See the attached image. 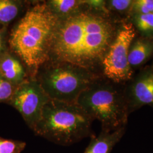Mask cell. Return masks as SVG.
Segmentation results:
<instances>
[{"label": "cell", "instance_id": "1", "mask_svg": "<svg viewBox=\"0 0 153 153\" xmlns=\"http://www.w3.org/2000/svg\"><path fill=\"white\" fill-rule=\"evenodd\" d=\"M119 28L109 13L88 5L72 16L58 19L49 61L68 62L93 71L101 65Z\"/></svg>", "mask_w": 153, "mask_h": 153}, {"label": "cell", "instance_id": "2", "mask_svg": "<svg viewBox=\"0 0 153 153\" xmlns=\"http://www.w3.org/2000/svg\"><path fill=\"white\" fill-rule=\"evenodd\" d=\"M58 18L45 1L28 9L13 27L8 38L10 49L22 61L30 77L49 60L53 35Z\"/></svg>", "mask_w": 153, "mask_h": 153}, {"label": "cell", "instance_id": "3", "mask_svg": "<svg viewBox=\"0 0 153 153\" xmlns=\"http://www.w3.org/2000/svg\"><path fill=\"white\" fill-rule=\"evenodd\" d=\"M92 118L76 103L51 99L33 131L56 144L68 146L95 136Z\"/></svg>", "mask_w": 153, "mask_h": 153}, {"label": "cell", "instance_id": "4", "mask_svg": "<svg viewBox=\"0 0 153 153\" xmlns=\"http://www.w3.org/2000/svg\"><path fill=\"white\" fill-rule=\"evenodd\" d=\"M76 103L93 120L100 122L102 131L126 128L130 113L126 94L111 83L99 78L80 94Z\"/></svg>", "mask_w": 153, "mask_h": 153}, {"label": "cell", "instance_id": "5", "mask_svg": "<svg viewBox=\"0 0 153 153\" xmlns=\"http://www.w3.org/2000/svg\"><path fill=\"white\" fill-rule=\"evenodd\" d=\"M35 78L51 99L76 103L80 94L99 76L71 63L48 61L39 69Z\"/></svg>", "mask_w": 153, "mask_h": 153}, {"label": "cell", "instance_id": "6", "mask_svg": "<svg viewBox=\"0 0 153 153\" xmlns=\"http://www.w3.org/2000/svg\"><path fill=\"white\" fill-rule=\"evenodd\" d=\"M136 33L131 23L121 26L104 56L101 64L103 73L112 82L121 83L131 79L133 71L129 63L128 56Z\"/></svg>", "mask_w": 153, "mask_h": 153}, {"label": "cell", "instance_id": "7", "mask_svg": "<svg viewBox=\"0 0 153 153\" xmlns=\"http://www.w3.org/2000/svg\"><path fill=\"white\" fill-rule=\"evenodd\" d=\"M51 99L36 80L29 76L16 86L7 104L16 109L28 126L33 131Z\"/></svg>", "mask_w": 153, "mask_h": 153}, {"label": "cell", "instance_id": "8", "mask_svg": "<svg viewBox=\"0 0 153 153\" xmlns=\"http://www.w3.org/2000/svg\"><path fill=\"white\" fill-rule=\"evenodd\" d=\"M129 113L145 105L153 108V67L143 69L125 92Z\"/></svg>", "mask_w": 153, "mask_h": 153}, {"label": "cell", "instance_id": "9", "mask_svg": "<svg viewBox=\"0 0 153 153\" xmlns=\"http://www.w3.org/2000/svg\"><path fill=\"white\" fill-rule=\"evenodd\" d=\"M0 76L16 86L28 78L22 61L9 49L0 53Z\"/></svg>", "mask_w": 153, "mask_h": 153}, {"label": "cell", "instance_id": "10", "mask_svg": "<svg viewBox=\"0 0 153 153\" xmlns=\"http://www.w3.org/2000/svg\"><path fill=\"white\" fill-rule=\"evenodd\" d=\"M126 128L115 131H102L98 136L91 138V141L83 153H111L115 145L119 142L126 132Z\"/></svg>", "mask_w": 153, "mask_h": 153}, {"label": "cell", "instance_id": "11", "mask_svg": "<svg viewBox=\"0 0 153 153\" xmlns=\"http://www.w3.org/2000/svg\"><path fill=\"white\" fill-rule=\"evenodd\" d=\"M153 55V38L141 37L131 43L128 61L131 68L142 65Z\"/></svg>", "mask_w": 153, "mask_h": 153}, {"label": "cell", "instance_id": "12", "mask_svg": "<svg viewBox=\"0 0 153 153\" xmlns=\"http://www.w3.org/2000/svg\"><path fill=\"white\" fill-rule=\"evenodd\" d=\"M45 3L58 19L72 16L88 5L86 1L81 0H49Z\"/></svg>", "mask_w": 153, "mask_h": 153}, {"label": "cell", "instance_id": "13", "mask_svg": "<svg viewBox=\"0 0 153 153\" xmlns=\"http://www.w3.org/2000/svg\"><path fill=\"white\" fill-rule=\"evenodd\" d=\"M23 7L22 1L0 0V25L7 27L18 16Z\"/></svg>", "mask_w": 153, "mask_h": 153}, {"label": "cell", "instance_id": "14", "mask_svg": "<svg viewBox=\"0 0 153 153\" xmlns=\"http://www.w3.org/2000/svg\"><path fill=\"white\" fill-rule=\"evenodd\" d=\"M135 26L145 35L153 33V13L133 15Z\"/></svg>", "mask_w": 153, "mask_h": 153}, {"label": "cell", "instance_id": "15", "mask_svg": "<svg viewBox=\"0 0 153 153\" xmlns=\"http://www.w3.org/2000/svg\"><path fill=\"white\" fill-rule=\"evenodd\" d=\"M26 146L22 141L0 137V153H21Z\"/></svg>", "mask_w": 153, "mask_h": 153}, {"label": "cell", "instance_id": "16", "mask_svg": "<svg viewBox=\"0 0 153 153\" xmlns=\"http://www.w3.org/2000/svg\"><path fill=\"white\" fill-rule=\"evenodd\" d=\"M129 11L133 15L153 13V0L133 1Z\"/></svg>", "mask_w": 153, "mask_h": 153}, {"label": "cell", "instance_id": "17", "mask_svg": "<svg viewBox=\"0 0 153 153\" xmlns=\"http://www.w3.org/2000/svg\"><path fill=\"white\" fill-rule=\"evenodd\" d=\"M16 86L0 76V103H6L13 97Z\"/></svg>", "mask_w": 153, "mask_h": 153}, {"label": "cell", "instance_id": "18", "mask_svg": "<svg viewBox=\"0 0 153 153\" xmlns=\"http://www.w3.org/2000/svg\"><path fill=\"white\" fill-rule=\"evenodd\" d=\"M133 1L130 0H111L105 1V5L109 11L124 13L130 10Z\"/></svg>", "mask_w": 153, "mask_h": 153}, {"label": "cell", "instance_id": "19", "mask_svg": "<svg viewBox=\"0 0 153 153\" xmlns=\"http://www.w3.org/2000/svg\"><path fill=\"white\" fill-rule=\"evenodd\" d=\"M7 27L3 26L0 28V53L8 49L6 45Z\"/></svg>", "mask_w": 153, "mask_h": 153}, {"label": "cell", "instance_id": "20", "mask_svg": "<svg viewBox=\"0 0 153 153\" xmlns=\"http://www.w3.org/2000/svg\"><path fill=\"white\" fill-rule=\"evenodd\" d=\"M2 27H3V26H2V25H0V28H1Z\"/></svg>", "mask_w": 153, "mask_h": 153}, {"label": "cell", "instance_id": "21", "mask_svg": "<svg viewBox=\"0 0 153 153\" xmlns=\"http://www.w3.org/2000/svg\"></svg>", "mask_w": 153, "mask_h": 153}]
</instances>
